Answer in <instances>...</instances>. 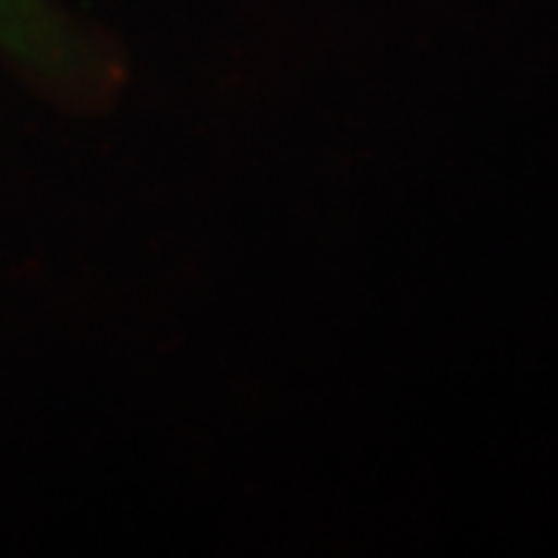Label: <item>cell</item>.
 I'll use <instances>...</instances> for the list:
<instances>
[]
</instances>
